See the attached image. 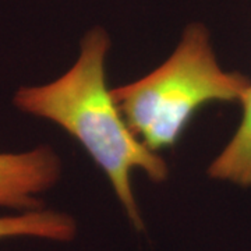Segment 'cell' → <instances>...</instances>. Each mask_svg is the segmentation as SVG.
Instances as JSON below:
<instances>
[{
    "mask_svg": "<svg viewBox=\"0 0 251 251\" xmlns=\"http://www.w3.org/2000/svg\"><path fill=\"white\" fill-rule=\"evenodd\" d=\"M242 122L221 153L211 162L208 176L240 187H251V87L242 99Z\"/></svg>",
    "mask_w": 251,
    "mask_h": 251,
    "instance_id": "obj_5",
    "label": "cell"
},
{
    "mask_svg": "<svg viewBox=\"0 0 251 251\" xmlns=\"http://www.w3.org/2000/svg\"><path fill=\"white\" fill-rule=\"evenodd\" d=\"M110 38L102 27L81 41L75 63L59 78L20 87L14 106L29 116L49 120L75 138L105 173L120 205L137 232L145 229L135 198L131 173L143 171L153 183H163L169 166L131 131L106 84Z\"/></svg>",
    "mask_w": 251,
    "mask_h": 251,
    "instance_id": "obj_1",
    "label": "cell"
},
{
    "mask_svg": "<svg viewBox=\"0 0 251 251\" xmlns=\"http://www.w3.org/2000/svg\"><path fill=\"white\" fill-rule=\"evenodd\" d=\"M251 80L226 72L205 25L186 27L173 53L138 80L112 90L128 127L155 152L179 143L197 110L211 102H242Z\"/></svg>",
    "mask_w": 251,
    "mask_h": 251,
    "instance_id": "obj_2",
    "label": "cell"
},
{
    "mask_svg": "<svg viewBox=\"0 0 251 251\" xmlns=\"http://www.w3.org/2000/svg\"><path fill=\"white\" fill-rule=\"evenodd\" d=\"M78 233L77 222L72 215L48 208L0 216V240L38 239L46 242L69 243Z\"/></svg>",
    "mask_w": 251,
    "mask_h": 251,
    "instance_id": "obj_4",
    "label": "cell"
},
{
    "mask_svg": "<svg viewBox=\"0 0 251 251\" xmlns=\"http://www.w3.org/2000/svg\"><path fill=\"white\" fill-rule=\"evenodd\" d=\"M62 161L52 147L0 152V206L17 212L44 208L41 196L56 186Z\"/></svg>",
    "mask_w": 251,
    "mask_h": 251,
    "instance_id": "obj_3",
    "label": "cell"
}]
</instances>
